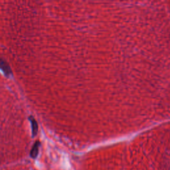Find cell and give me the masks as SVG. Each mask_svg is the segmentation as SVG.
I'll list each match as a JSON object with an SVG mask.
<instances>
[{
	"label": "cell",
	"mask_w": 170,
	"mask_h": 170,
	"mask_svg": "<svg viewBox=\"0 0 170 170\" xmlns=\"http://www.w3.org/2000/svg\"><path fill=\"white\" fill-rule=\"evenodd\" d=\"M0 69L4 72V73L6 77H9L12 74V69H11L9 65L6 61L2 58H0Z\"/></svg>",
	"instance_id": "1"
},
{
	"label": "cell",
	"mask_w": 170,
	"mask_h": 170,
	"mask_svg": "<svg viewBox=\"0 0 170 170\" xmlns=\"http://www.w3.org/2000/svg\"><path fill=\"white\" fill-rule=\"evenodd\" d=\"M39 146H40V142L39 141L36 142L35 144L33 145V146L30 152V155L32 158L35 159L37 156L39 154Z\"/></svg>",
	"instance_id": "2"
},
{
	"label": "cell",
	"mask_w": 170,
	"mask_h": 170,
	"mask_svg": "<svg viewBox=\"0 0 170 170\" xmlns=\"http://www.w3.org/2000/svg\"><path fill=\"white\" fill-rule=\"evenodd\" d=\"M29 120L31 122V126H32V134L33 136H35L37 135L38 132V124L37 121L35 120L33 116L29 117Z\"/></svg>",
	"instance_id": "3"
}]
</instances>
